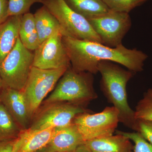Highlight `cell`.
Segmentation results:
<instances>
[{
    "label": "cell",
    "instance_id": "cell-19",
    "mask_svg": "<svg viewBox=\"0 0 152 152\" xmlns=\"http://www.w3.org/2000/svg\"><path fill=\"white\" fill-rule=\"evenodd\" d=\"M23 130L0 102V140L16 138Z\"/></svg>",
    "mask_w": 152,
    "mask_h": 152
},
{
    "label": "cell",
    "instance_id": "cell-26",
    "mask_svg": "<svg viewBox=\"0 0 152 152\" xmlns=\"http://www.w3.org/2000/svg\"><path fill=\"white\" fill-rule=\"evenodd\" d=\"M9 0H0V25L9 18Z\"/></svg>",
    "mask_w": 152,
    "mask_h": 152
},
{
    "label": "cell",
    "instance_id": "cell-8",
    "mask_svg": "<svg viewBox=\"0 0 152 152\" xmlns=\"http://www.w3.org/2000/svg\"><path fill=\"white\" fill-rule=\"evenodd\" d=\"M88 20L100 38L102 43L111 48L122 44L123 39L132 24L129 13L111 10Z\"/></svg>",
    "mask_w": 152,
    "mask_h": 152
},
{
    "label": "cell",
    "instance_id": "cell-18",
    "mask_svg": "<svg viewBox=\"0 0 152 152\" xmlns=\"http://www.w3.org/2000/svg\"><path fill=\"white\" fill-rule=\"evenodd\" d=\"M67 5L87 20L107 12L110 9L102 0H64Z\"/></svg>",
    "mask_w": 152,
    "mask_h": 152
},
{
    "label": "cell",
    "instance_id": "cell-9",
    "mask_svg": "<svg viewBox=\"0 0 152 152\" xmlns=\"http://www.w3.org/2000/svg\"><path fill=\"white\" fill-rule=\"evenodd\" d=\"M88 111L84 107L66 102L45 104L28 129L37 130L64 127L72 124L79 114Z\"/></svg>",
    "mask_w": 152,
    "mask_h": 152
},
{
    "label": "cell",
    "instance_id": "cell-6",
    "mask_svg": "<svg viewBox=\"0 0 152 152\" xmlns=\"http://www.w3.org/2000/svg\"><path fill=\"white\" fill-rule=\"evenodd\" d=\"M119 123L118 112L113 106L106 107L97 113H82L73 121L85 142L113 135Z\"/></svg>",
    "mask_w": 152,
    "mask_h": 152
},
{
    "label": "cell",
    "instance_id": "cell-1",
    "mask_svg": "<svg viewBox=\"0 0 152 152\" xmlns=\"http://www.w3.org/2000/svg\"><path fill=\"white\" fill-rule=\"evenodd\" d=\"M63 41L70 61L71 67L78 72H98L102 61L120 64L134 72L143 70L147 55L136 49H129L121 44L115 48L96 42L63 37Z\"/></svg>",
    "mask_w": 152,
    "mask_h": 152
},
{
    "label": "cell",
    "instance_id": "cell-3",
    "mask_svg": "<svg viewBox=\"0 0 152 152\" xmlns=\"http://www.w3.org/2000/svg\"><path fill=\"white\" fill-rule=\"evenodd\" d=\"M94 82L93 74L77 72L71 66L44 103L66 102L84 107L98 97L94 89Z\"/></svg>",
    "mask_w": 152,
    "mask_h": 152
},
{
    "label": "cell",
    "instance_id": "cell-13",
    "mask_svg": "<svg viewBox=\"0 0 152 152\" xmlns=\"http://www.w3.org/2000/svg\"><path fill=\"white\" fill-rule=\"evenodd\" d=\"M55 129L22 130L17 137L16 152H38L50 141Z\"/></svg>",
    "mask_w": 152,
    "mask_h": 152
},
{
    "label": "cell",
    "instance_id": "cell-28",
    "mask_svg": "<svg viewBox=\"0 0 152 152\" xmlns=\"http://www.w3.org/2000/svg\"><path fill=\"white\" fill-rule=\"evenodd\" d=\"M5 87V86L1 78V76H0V94H1L2 90H3V89Z\"/></svg>",
    "mask_w": 152,
    "mask_h": 152
},
{
    "label": "cell",
    "instance_id": "cell-5",
    "mask_svg": "<svg viewBox=\"0 0 152 152\" xmlns=\"http://www.w3.org/2000/svg\"><path fill=\"white\" fill-rule=\"evenodd\" d=\"M42 4L58 21L64 37L102 44L88 20L71 10L64 0H44Z\"/></svg>",
    "mask_w": 152,
    "mask_h": 152
},
{
    "label": "cell",
    "instance_id": "cell-24",
    "mask_svg": "<svg viewBox=\"0 0 152 152\" xmlns=\"http://www.w3.org/2000/svg\"><path fill=\"white\" fill-rule=\"evenodd\" d=\"M135 132L140 133L152 145V122L137 120Z\"/></svg>",
    "mask_w": 152,
    "mask_h": 152
},
{
    "label": "cell",
    "instance_id": "cell-2",
    "mask_svg": "<svg viewBox=\"0 0 152 152\" xmlns=\"http://www.w3.org/2000/svg\"><path fill=\"white\" fill-rule=\"evenodd\" d=\"M98 71L102 76L101 90L109 102L118 112L120 123L134 130L137 120L134 110L128 103L126 91L128 83L134 72L109 61L100 62Z\"/></svg>",
    "mask_w": 152,
    "mask_h": 152
},
{
    "label": "cell",
    "instance_id": "cell-17",
    "mask_svg": "<svg viewBox=\"0 0 152 152\" xmlns=\"http://www.w3.org/2000/svg\"><path fill=\"white\" fill-rule=\"evenodd\" d=\"M19 37L24 46L34 51L40 45L36 27L34 14L28 13L23 15L19 29Z\"/></svg>",
    "mask_w": 152,
    "mask_h": 152
},
{
    "label": "cell",
    "instance_id": "cell-25",
    "mask_svg": "<svg viewBox=\"0 0 152 152\" xmlns=\"http://www.w3.org/2000/svg\"><path fill=\"white\" fill-rule=\"evenodd\" d=\"M17 137L9 140H0V152H16Z\"/></svg>",
    "mask_w": 152,
    "mask_h": 152
},
{
    "label": "cell",
    "instance_id": "cell-20",
    "mask_svg": "<svg viewBox=\"0 0 152 152\" xmlns=\"http://www.w3.org/2000/svg\"><path fill=\"white\" fill-rule=\"evenodd\" d=\"M134 112L136 120L152 122V88L145 93L137 104Z\"/></svg>",
    "mask_w": 152,
    "mask_h": 152
},
{
    "label": "cell",
    "instance_id": "cell-21",
    "mask_svg": "<svg viewBox=\"0 0 152 152\" xmlns=\"http://www.w3.org/2000/svg\"><path fill=\"white\" fill-rule=\"evenodd\" d=\"M111 10L129 13L149 0H102Z\"/></svg>",
    "mask_w": 152,
    "mask_h": 152
},
{
    "label": "cell",
    "instance_id": "cell-22",
    "mask_svg": "<svg viewBox=\"0 0 152 152\" xmlns=\"http://www.w3.org/2000/svg\"><path fill=\"white\" fill-rule=\"evenodd\" d=\"M44 0H9V16H23L30 12L31 7L36 3L42 4Z\"/></svg>",
    "mask_w": 152,
    "mask_h": 152
},
{
    "label": "cell",
    "instance_id": "cell-11",
    "mask_svg": "<svg viewBox=\"0 0 152 152\" xmlns=\"http://www.w3.org/2000/svg\"><path fill=\"white\" fill-rule=\"evenodd\" d=\"M0 102L23 130L29 128L33 117L23 91L5 86L0 94Z\"/></svg>",
    "mask_w": 152,
    "mask_h": 152
},
{
    "label": "cell",
    "instance_id": "cell-16",
    "mask_svg": "<svg viewBox=\"0 0 152 152\" xmlns=\"http://www.w3.org/2000/svg\"><path fill=\"white\" fill-rule=\"evenodd\" d=\"M34 16L40 44L56 33H61L64 36L58 21L45 6L38 9Z\"/></svg>",
    "mask_w": 152,
    "mask_h": 152
},
{
    "label": "cell",
    "instance_id": "cell-4",
    "mask_svg": "<svg viewBox=\"0 0 152 152\" xmlns=\"http://www.w3.org/2000/svg\"><path fill=\"white\" fill-rule=\"evenodd\" d=\"M34 52L24 46L19 37L12 51L0 62V76L6 87L23 91L33 66Z\"/></svg>",
    "mask_w": 152,
    "mask_h": 152
},
{
    "label": "cell",
    "instance_id": "cell-29",
    "mask_svg": "<svg viewBox=\"0 0 152 152\" xmlns=\"http://www.w3.org/2000/svg\"><path fill=\"white\" fill-rule=\"evenodd\" d=\"M38 152H51L48 151H46V150L44 149H42L40 150V151H38Z\"/></svg>",
    "mask_w": 152,
    "mask_h": 152
},
{
    "label": "cell",
    "instance_id": "cell-23",
    "mask_svg": "<svg viewBox=\"0 0 152 152\" xmlns=\"http://www.w3.org/2000/svg\"><path fill=\"white\" fill-rule=\"evenodd\" d=\"M117 132L129 139L134 142L132 151L130 152H152V145L137 132H126L117 131Z\"/></svg>",
    "mask_w": 152,
    "mask_h": 152
},
{
    "label": "cell",
    "instance_id": "cell-10",
    "mask_svg": "<svg viewBox=\"0 0 152 152\" xmlns=\"http://www.w3.org/2000/svg\"><path fill=\"white\" fill-rule=\"evenodd\" d=\"M63 35L56 33L34 51L33 66L42 69L69 67V58L63 41Z\"/></svg>",
    "mask_w": 152,
    "mask_h": 152
},
{
    "label": "cell",
    "instance_id": "cell-27",
    "mask_svg": "<svg viewBox=\"0 0 152 152\" xmlns=\"http://www.w3.org/2000/svg\"><path fill=\"white\" fill-rule=\"evenodd\" d=\"M73 152H90L85 147L84 145H82L80 147H79L77 150H75V151Z\"/></svg>",
    "mask_w": 152,
    "mask_h": 152
},
{
    "label": "cell",
    "instance_id": "cell-14",
    "mask_svg": "<svg viewBox=\"0 0 152 152\" xmlns=\"http://www.w3.org/2000/svg\"><path fill=\"white\" fill-rule=\"evenodd\" d=\"M116 135L94 139L84 145L90 152H130L133 145L125 136L116 132Z\"/></svg>",
    "mask_w": 152,
    "mask_h": 152
},
{
    "label": "cell",
    "instance_id": "cell-15",
    "mask_svg": "<svg viewBox=\"0 0 152 152\" xmlns=\"http://www.w3.org/2000/svg\"><path fill=\"white\" fill-rule=\"evenodd\" d=\"M22 16L9 17L4 23L0 25V62L16 43Z\"/></svg>",
    "mask_w": 152,
    "mask_h": 152
},
{
    "label": "cell",
    "instance_id": "cell-7",
    "mask_svg": "<svg viewBox=\"0 0 152 152\" xmlns=\"http://www.w3.org/2000/svg\"><path fill=\"white\" fill-rule=\"evenodd\" d=\"M68 68L42 69L33 66L23 90L32 116Z\"/></svg>",
    "mask_w": 152,
    "mask_h": 152
},
{
    "label": "cell",
    "instance_id": "cell-12",
    "mask_svg": "<svg viewBox=\"0 0 152 152\" xmlns=\"http://www.w3.org/2000/svg\"><path fill=\"white\" fill-rule=\"evenodd\" d=\"M85 141L73 124L55 129L50 141L44 149L51 152H73Z\"/></svg>",
    "mask_w": 152,
    "mask_h": 152
}]
</instances>
